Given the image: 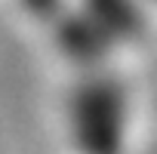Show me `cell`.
<instances>
[{
	"mask_svg": "<svg viewBox=\"0 0 157 154\" xmlns=\"http://www.w3.org/2000/svg\"><path fill=\"white\" fill-rule=\"evenodd\" d=\"M77 133L93 154H114L120 136V105L108 87H90L80 93Z\"/></svg>",
	"mask_w": 157,
	"mask_h": 154,
	"instance_id": "1",
	"label": "cell"
}]
</instances>
